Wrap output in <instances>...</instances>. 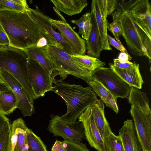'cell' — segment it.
Here are the masks:
<instances>
[{
  "instance_id": "1",
  "label": "cell",
  "mask_w": 151,
  "mask_h": 151,
  "mask_svg": "<svg viewBox=\"0 0 151 151\" xmlns=\"http://www.w3.org/2000/svg\"><path fill=\"white\" fill-rule=\"evenodd\" d=\"M28 10L0 11V27L8 37L9 46L24 50L32 47L45 48L47 41Z\"/></svg>"
},
{
  "instance_id": "2",
  "label": "cell",
  "mask_w": 151,
  "mask_h": 151,
  "mask_svg": "<svg viewBox=\"0 0 151 151\" xmlns=\"http://www.w3.org/2000/svg\"><path fill=\"white\" fill-rule=\"evenodd\" d=\"M52 91L65 101L67 111L60 117L69 122L76 121L81 114L98 99L90 86L84 87L80 85L60 82L53 86Z\"/></svg>"
},
{
  "instance_id": "3",
  "label": "cell",
  "mask_w": 151,
  "mask_h": 151,
  "mask_svg": "<svg viewBox=\"0 0 151 151\" xmlns=\"http://www.w3.org/2000/svg\"><path fill=\"white\" fill-rule=\"evenodd\" d=\"M28 59L25 50L10 46L0 49V69L16 79L34 102L36 99L29 76Z\"/></svg>"
},
{
  "instance_id": "4",
  "label": "cell",
  "mask_w": 151,
  "mask_h": 151,
  "mask_svg": "<svg viewBox=\"0 0 151 151\" xmlns=\"http://www.w3.org/2000/svg\"><path fill=\"white\" fill-rule=\"evenodd\" d=\"M112 23L117 22L122 29V35L124 39L130 52L134 55L145 56L151 62L146 49L143 45L138 30L127 6V0L120 1L116 10L111 14Z\"/></svg>"
},
{
  "instance_id": "5",
  "label": "cell",
  "mask_w": 151,
  "mask_h": 151,
  "mask_svg": "<svg viewBox=\"0 0 151 151\" xmlns=\"http://www.w3.org/2000/svg\"><path fill=\"white\" fill-rule=\"evenodd\" d=\"M45 49L48 58L55 67V76L60 75L62 81L69 75L78 77L86 83L94 79V71L81 66L71 55L62 49L48 45Z\"/></svg>"
},
{
  "instance_id": "6",
  "label": "cell",
  "mask_w": 151,
  "mask_h": 151,
  "mask_svg": "<svg viewBox=\"0 0 151 151\" xmlns=\"http://www.w3.org/2000/svg\"><path fill=\"white\" fill-rule=\"evenodd\" d=\"M28 12L39 27L41 31L47 40V45L61 49L70 55L78 54L74 49L59 33L53 28L51 18L37 8H29Z\"/></svg>"
},
{
  "instance_id": "7",
  "label": "cell",
  "mask_w": 151,
  "mask_h": 151,
  "mask_svg": "<svg viewBox=\"0 0 151 151\" xmlns=\"http://www.w3.org/2000/svg\"><path fill=\"white\" fill-rule=\"evenodd\" d=\"M47 129L54 136H60L64 140L81 142L84 137V129L81 122L65 120L58 115H52Z\"/></svg>"
},
{
  "instance_id": "8",
  "label": "cell",
  "mask_w": 151,
  "mask_h": 151,
  "mask_svg": "<svg viewBox=\"0 0 151 151\" xmlns=\"http://www.w3.org/2000/svg\"><path fill=\"white\" fill-rule=\"evenodd\" d=\"M93 77L117 98L123 99L128 96L130 87L110 67H102L96 69L93 71Z\"/></svg>"
},
{
  "instance_id": "9",
  "label": "cell",
  "mask_w": 151,
  "mask_h": 151,
  "mask_svg": "<svg viewBox=\"0 0 151 151\" xmlns=\"http://www.w3.org/2000/svg\"><path fill=\"white\" fill-rule=\"evenodd\" d=\"M27 66L29 78L36 99L52 91L53 80L41 65L34 60L28 59Z\"/></svg>"
},
{
  "instance_id": "10",
  "label": "cell",
  "mask_w": 151,
  "mask_h": 151,
  "mask_svg": "<svg viewBox=\"0 0 151 151\" xmlns=\"http://www.w3.org/2000/svg\"><path fill=\"white\" fill-rule=\"evenodd\" d=\"M0 78L8 84L17 96L19 101L17 108L20 110L23 116H32L34 111V102L20 83L11 75L1 69Z\"/></svg>"
},
{
  "instance_id": "11",
  "label": "cell",
  "mask_w": 151,
  "mask_h": 151,
  "mask_svg": "<svg viewBox=\"0 0 151 151\" xmlns=\"http://www.w3.org/2000/svg\"><path fill=\"white\" fill-rule=\"evenodd\" d=\"M91 107L81 114L78 120L83 124L85 136L90 146L97 151H106L104 141L95 123Z\"/></svg>"
},
{
  "instance_id": "12",
  "label": "cell",
  "mask_w": 151,
  "mask_h": 151,
  "mask_svg": "<svg viewBox=\"0 0 151 151\" xmlns=\"http://www.w3.org/2000/svg\"><path fill=\"white\" fill-rule=\"evenodd\" d=\"M135 23L151 35V5L148 0L127 1Z\"/></svg>"
},
{
  "instance_id": "13",
  "label": "cell",
  "mask_w": 151,
  "mask_h": 151,
  "mask_svg": "<svg viewBox=\"0 0 151 151\" xmlns=\"http://www.w3.org/2000/svg\"><path fill=\"white\" fill-rule=\"evenodd\" d=\"M50 21L53 27L58 30L78 54L85 55L86 50V40L81 38L68 24L63 20L51 18Z\"/></svg>"
},
{
  "instance_id": "14",
  "label": "cell",
  "mask_w": 151,
  "mask_h": 151,
  "mask_svg": "<svg viewBox=\"0 0 151 151\" xmlns=\"http://www.w3.org/2000/svg\"><path fill=\"white\" fill-rule=\"evenodd\" d=\"M130 114L134 121L136 135L143 151H151V132L144 122L142 114L135 106L131 105Z\"/></svg>"
},
{
  "instance_id": "15",
  "label": "cell",
  "mask_w": 151,
  "mask_h": 151,
  "mask_svg": "<svg viewBox=\"0 0 151 151\" xmlns=\"http://www.w3.org/2000/svg\"><path fill=\"white\" fill-rule=\"evenodd\" d=\"M121 138L124 151H143L137 138L132 119L125 121L119 129Z\"/></svg>"
},
{
  "instance_id": "16",
  "label": "cell",
  "mask_w": 151,
  "mask_h": 151,
  "mask_svg": "<svg viewBox=\"0 0 151 151\" xmlns=\"http://www.w3.org/2000/svg\"><path fill=\"white\" fill-rule=\"evenodd\" d=\"M133 66L127 69H120L113 64L109 63L110 68L123 81L130 87L140 89L144 83L139 70V65L135 62Z\"/></svg>"
},
{
  "instance_id": "17",
  "label": "cell",
  "mask_w": 151,
  "mask_h": 151,
  "mask_svg": "<svg viewBox=\"0 0 151 151\" xmlns=\"http://www.w3.org/2000/svg\"><path fill=\"white\" fill-rule=\"evenodd\" d=\"M28 58L35 60L52 78L53 83H56L55 79V67L48 58L45 48L32 47L25 50Z\"/></svg>"
},
{
  "instance_id": "18",
  "label": "cell",
  "mask_w": 151,
  "mask_h": 151,
  "mask_svg": "<svg viewBox=\"0 0 151 151\" xmlns=\"http://www.w3.org/2000/svg\"><path fill=\"white\" fill-rule=\"evenodd\" d=\"M91 108L95 123L104 140L106 137L112 132L105 116L104 103L101 99H98Z\"/></svg>"
},
{
  "instance_id": "19",
  "label": "cell",
  "mask_w": 151,
  "mask_h": 151,
  "mask_svg": "<svg viewBox=\"0 0 151 151\" xmlns=\"http://www.w3.org/2000/svg\"><path fill=\"white\" fill-rule=\"evenodd\" d=\"M90 12L91 29L88 38L86 41V48L87 55L99 59L102 51L100 38L94 13L92 10Z\"/></svg>"
},
{
  "instance_id": "20",
  "label": "cell",
  "mask_w": 151,
  "mask_h": 151,
  "mask_svg": "<svg viewBox=\"0 0 151 151\" xmlns=\"http://www.w3.org/2000/svg\"><path fill=\"white\" fill-rule=\"evenodd\" d=\"M91 10L94 14L99 35L101 48L102 50H112L107 38V19L102 16L98 0H93L91 3Z\"/></svg>"
},
{
  "instance_id": "21",
  "label": "cell",
  "mask_w": 151,
  "mask_h": 151,
  "mask_svg": "<svg viewBox=\"0 0 151 151\" xmlns=\"http://www.w3.org/2000/svg\"><path fill=\"white\" fill-rule=\"evenodd\" d=\"M58 10L70 16L80 13L88 5L86 0H51Z\"/></svg>"
},
{
  "instance_id": "22",
  "label": "cell",
  "mask_w": 151,
  "mask_h": 151,
  "mask_svg": "<svg viewBox=\"0 0 151 151\" xmlns=\"http://www.w3.org/2000/svg\"><path fill=\"white\" fill-rule=\"evenodd\" d=\"M128 96L129 102L137 108L142 113L148 114L151 112L149 99L145 93L137 88L130 87Z\"/></svg>"
},
{
  "instance_id": "23",
  "label": "cell",
  "mask_w": 151,
  "mask_h": 151,
  "mask_svg": "<svg viewBox=\"0 0 151 151\" xmlns=\"http://www.w3.org/2000/svg\"><path fill=\"white\" fill-rule=\"evenodd\" d=\"M19 101L12 90L0 93V113L9 115L17 108Z\"/></svg>"
},
{
  "instance_id": "24",
  "label": "cell",
  "mask_w": 151,
  "mask_h": 151,
  "mask_svg": "<svg viewBox=\"0 0 151 151\" xmlns=\"http://www.w3.org/2000/svg\"><path fill=\"white\" fill-rule=\"evenodd\" d=\"M17 131V140L14 151H29L26 130L28 127L24 121L20 117L14 121Z\"/></svg>"
},
{
  "instance_id": "25",
  "label": "cell",
  "mask_w": 151,
  "mask_h": 151,
  "mask_svg": "<svg viewBox=\"0 0 151 151\" xmlns=\"http://www.w3.org/2000/svg\"><path fill=\"white\" fill-rule=\"evenodd\" d=\"M71 56L81 66L91 71H94L98 68L104 67L106 64L105 62L98 58L88 55L77 54Z\"/></svg>"
},
{
  "instance_id": "26",
  "label": "cell",
  "mask_w": 151,
  "mask_h": 151,
  "mask_svg": "<svg viewBox=\"0 0 151 151\" xmlns=\"http://www.w3.org/2000/svg\"><path fill=\"white\" fill-rule=\"evenodd\" d=\"M26 133L29 151H47L46 146L40 138L31 129L27 128Z\"/></svg>"
},
{
  "instance_id": "27",
  "label": "cell",
  "mask_w": 151,
  "mask_h": 151,
  "mask_svg": "<svg viewBox=\"0 0 151 151\" xmlns=\"http://www.w3.org/2000/svg\"><path fill=\"white\" fill-rule=\"evenodd\" d=\"M104 140L106 151H124L120 138L112 132Z\"/></svg>"
},
{
  "instance_id": "28",
  "label": "cell",
  "mask_w": 151,
  "mask_h": 151,
  "mask_svg": "<svg viewBox=\"0 0 151 151\" xmlns=\"http://www.w3.org/2000/svg\"><path fill=\"white\" fill-rule=\"evenodd\" d=\"M119 0H98L103 18L107 19L108 16L112 14L118 7Z\"/></svg>"
},
{
  "instance_id": "29",
  "label": "cell",
  "mask_w": 151,
  "mask_h": 151,
  "mask_svg": "<svg viewBox=\"0 0 151 151\" xmlns=\"http://www.w3.org/2000/svg\"><path fill=\"white\" fill-rule=\"evenodd\" d=\"M93 91L99 96L104 103L106 104L108 90L100 82L94 79L87 83Z\"/></svg>"
},
{
  "instance_id": "30",
  "label": "cell",
  "mask_w": 151,
  "mask_h": 151,
  "mask_svg": "<svg viewBox=\"0 0 151 151\" xmlns=\"http://www.w3.org/2000/svg\"><path fill=\"white\" fill-rule=\"evenodd\" d=\"M10 124L0 137V151H12Z\"/></svg>"
},
{
  "instance_id": "31",
  "label": "cell",
  "mask_w": 151,
  "mask_h": 151,
  "mask_svg": "<svg viewBox=\"0 0 151 151\" xmlns=\"http://www.w3.org/2000/svg\"><path fill=\"white\" fill-rule=\"evenodd\" d=\"M67 151H90L85 144L81 142H76L64 140L62 141Z\"/></svg>"
},
{
  "instance_id": "32",
  "label": "cell",
  "mask_w": 151,
  "mask_h": 151,
  "mask_svg": "<svg viewBox=\"0 0 151 151\" xmlns=\"http://www.w3.org/2000/svg\"><path fill=\"white\" fill-rule=\"evenodd\" d=\"M29 9L18 5L8 0H0V11L8 10L24 12Z\"/></svg>"
},
{
  "instance_id": "33",
  "label": "cell",
  "mask_w": 151,
  "mask_h": 151,
  "mask_svg": "<svg viewBox=\"0 0 151 151\" xmlns=\"http://www.w3.org/2000/svg\"><path fill=\"white\" fill-rule=\"evenodd\" d=\"M107 29L113 34L117 42L122 43L119 38L122 35V29L118 23H109L108 22Z\"/></svg>"
},
{
  "instance_id": "34",
  "label": "cell",
  "mask_w": 151,
  "mask_h": 151,
  "mask_svg": "<svg viewBox=\"0 0 151 151\" xmlns=\"http://www.w3.org/2000/svg\"><path fill=\"white\" fill-rule=\"evenodd\" d=\"M117 98L109 91L106 102L105 104L107 107L111 108L116 114L119 112V109L116 103Z\"/></svg>"
},
{
  "instance_id": "35",
  "label": "cell",
  "mask_w": 151,
  "mask_h": 151,
  "mask_svg": "<svg viewBox=\"0 0 151 151\" xmlns=\"http://www.w3.org/2000/svg\"><path fill=\"white\" fill-rule=\"evenodd\" d=\"M86 17V13L83 15L81 17L77 20H73L71 22L76 25L79 28L78 33L81 35L82 37L85 39L84 32V25Z\"/></svg>"
},
{
  "instance_id": "36",
  "label": "cell",
  "mask_w": 151,
  "mask_h": 151,
  "mask_svg": "<svg viewBox=\"0 0 151 151\" xmlns=\"http://www.w3.org/2000/svg\"><path fill=\"white\" fill-rule=\"evenodd\" d=\"M91 12L86 13V17L84 25V32L85 36V40H87L88 38L91 29Z\"/></svg>"
},
{
  "instance_id": "37",
  "label": "cell",
  "mask_w": 151,
  "mask_h": 151,
  "mask_svg": "<svg viewBox=\"0 0 151 151\" xmlns=\"http://www.w3.org/2000/svg\"><path fill=\"white\" fill-rule=\"evenodd\" d=\"M107 38L109 45L114 47L121 52H124L129 54L126 49L122 43L120 44L117 42L114 38H112L109 35H107Z\"/></svg>"
},
{
  "instance_id": "38",
  "label": "cell",
  "mask_w": 151,
  "mask_h": 151,
  "mask_svg": "<svg viewBox=\"0 0 151 151\" xmlns=\"http://www.w3.org/2000/svg\"><path fill=\"white\" fill-rule=\"evenodd\" d=\"M10 124L8 118L0 113V137Z\"/></svg>"
},
{
  "instance_id": "39",
  "label": "cell",
  "mask_w": 151,
  "mask_h": 151,
  "mask_svg": "<svg viewBox=\"0 0 151 151\" xmlns=\"http://www.w3.org/2000/svg\"><path fill=\"white\" fill-rule=\"evenodd\" d=\"M114 65L120 69H127L131 68L133 65V63L128 61L126 62H120L118 58L113 60Z\"/></svg>"
},
{
  "instance_id": "40",
  "label": "cell",
  "mask_w": 151,
  "mask_h": 151,
  "mask_svg": "<svg viewBox=\"0 0 151 151\" xmlns=\"http://www.w3.org/2000/svg\"><path fill=\"white\" fill-rule=\"evenodd\" d=\"M51 151H67L62 142L56 140L52 147Z\"/></svg>"
},
{
  "instance_id": "41",
  "label": "cell",
  "mask_w": 151,
  "mask_h": 151,
  "mask_svg": "<svg viewBox=\"0 0 151 151\" xmlns=\"http://www.w3.org/2000/svg\"><path fill=\"white\" fill-rule=\"evenodd\" d=\"M0 44L9 46V41L6 35L0 27Z\"/></svg>"
},
{
  "instance_id": "42",
  "label": "cell",
  "mask_w": 151,
  "mask_h": 151,
  "mask_svg": "<svg viewBox=\"0 0 151 151\" xmlns=\"http://www.w3.org/2000/svg\"><path fill=\"white\" fill-rule=\"evenodd\" d=\"M144 122L150 132H151V112L148 114H142Z\"/></svg>"
},
{
  "instance_id": "43",
  "label": "cell",
  "mask_w": 151,
  "mask_h": 151,
  "mask_svg": "<svg viewBox=\"0 0 151 151\" xmlns=\"http://www.w3.org/2000/svg\"><path fill=\"white\" fill-rule=\"evenodd\" d=\"M132 58V57L129 54L122 52L120 53L118 58L119 60L121 62L129 61Z\"/></svg>"
},
{
  "instance_id": "44",
  "label": "cell",
  "mask_w": 151,
  "mask_h": 151,
  "mask_svg": "<svg viewBox=\"0 0 151 151\" xmlns=\"http://www.w3.org/2000/svg\"><path fill=\"white\" fill-rule=\"evenodd\" d=\"M9 1L13 2L18 5L22 6L27 9L29 8L28 5L27 1L24 0H8Z\"/></svg>"
},
{
  "instance_id": "45",
  "label": "cell",
  "mask_w": 151,
  "mask_h": 151,
  "mask_svg": "<svg viewBox=\"0 0 151 151\" xmlns=\"http://www.w3.org/2000/svg\"><path fill=\"white\" fill-rule=\"evenodd\" d=\"M11 90V89L8 84L0 78V93L3 91Z\"/></svg>"
},
{
  "instance_id": "46",
  "label": "cell",
  "mask_w": 151,
  "mask_h": 151,
  "mask_svg": "<svg viewBox=\"0 0 151 151\" xmlns=\"http://www.w3.org/2000/svg\"><path fill=\"white\" fill-rule=\"evenodd\" d=\"M9 46L2 45L0 44V49L5 48Z\"/></svg>"
}]
</instances>
